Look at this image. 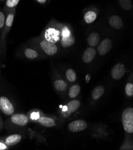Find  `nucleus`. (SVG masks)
<instances>
[{
  "label": "nucleus",
  "instance_id": "nucleus-20",
  "mask_svg": "<svg viewBox=\"0 0 133 150\" xmlns=\"http://www.w3.org/2000/svg\"><path fill=\"white\" fill-rule=\"evenodd\" d=\"M119 2L121 8L125 10H129L132 7L131 0H120Z\"/></svg>",
  "mask_w": 133,
  "mask_h": 150
},
{
  "label": "nucleus",
  "instance_id": "nucleus-4",
  "mask_svg": "<svg viewBox=\"0 0 133 150\" xmlns=\"http://www.w3.org/2000/svg\"><path fill=\"white\" fill-rule=\"evenodd\" d=\"M125 73V67L123 64L119 63L115 65L112 69V77L115 80H120L123 77Z\"/></svg>",
  "mask_w": 133,
  "mask_h": 150
},
{
  "label": "nucleus",
  "instance_id": "nucleus-23",
  "mask_svg": "<svg viewBox=\"0 0 133 150\" xmlns=\"http://www.w3.org/2000/svg\"><path fill=\"white\" fill-rule=\"evenodd\" d=\"M125 92L129 96L133 95V84L132 83H128L125 86Z\"/></svg>",
  "mask_w": 133,
  "mask_h": 150
},
{
  "label": "nucleus",
  "instance_id": "nucleus-5",
  "mask_svg": "<svg viewBox=\"0 0 133 150\" xmlns=\"http://www.w3.org/2000/svg\"><path fill=\"white\" fill-rule=\"evenodd\" d=\"M68 127L72 132H78L85 130L87 127V124L82 120H78L71 122L69 125Z\"/></svg>",
  "mask_w": 133,
  "mask_h": 150
},
{
  "label": "nucleus",
  "instance_id": "nucleus-22",
  "mask_svg": "<svg viewBox=\"0 0 133 150\" xmlns=\"http://www.w3.org/2000/svg\"><path fill=\"white\" fill-rule=\"evenodd\" d=\"M67 79L71 82L75 81L77 79V74L75 71L72 69H69L66 73Z\"/></svg>",
  "mask_w": 133,
  "mask_h": 150
},
{
  "label": "nucleus",
  "instance_id": "nucleus-17",
  "mask_svg": "<svg viewBox=\"0 0 133 150\" xmlns=\"http://www.w3.org/2000/svg\"><path fill=\"white\" fill-rule=\"evenodd\" d=\"M97 18V14L94 11H89L85 13L84 16L85 21L88 23L93 22Z\"/></svg>",
  "mask_w": 133,
  "mask_h": 150
},
{
  "label": "nucleus",
  "instance_id": "nucleus-6",
  "mask_svg": "<svg viewBox=\"0 0 133 150\" xmlns=\"http://www.w3.org/2000/svg\"><path fill=\"white\" fill-rule=\"evenodd\" d=\"M112 47V42L109 38H106L104 40H103L99 44L98 46V52L99 53L103 56L108 53Z\"/></svg>",
  "mask_w": 133,
  "mask_h": 150
},
{
  "label": "nucleus",
  "instance_id": "nucleus-15",
  "mask_svg": "<svg viewBox=\"0 0 133 150\" xmlns=\"http://www.w3.org/2000/svg\"><path fill=\"white\" fill-rule=\"evenodd\" d=\"M75 37L72 34H70L67 37H63L61 41L62 46L63 47H69L75 43Z\"/></svg>",
  "mask_w": 133,
  "mask_h": 150
},
{
  "label": "nucleus",
  "instance_id": "nucleus-26",
  "mask_svg": "<svg viewBox=\"0 0 133 150\" xmlns=\"http://www.w3.org/2000/svg\"><path fill=\"white\" fill-rule=\"evenodd\" d=\"M4 22H5L4 14L1 11H0V29L3 27L4 25Z\"/></svg>",
  "mask_w": 133,
  "mask_h": 150
},
{
  "label": "nucleus",
  "instance_id": "nucleus-16",
  "mask_svg": "<svg viewBox=\"0 0 133 150\" xmlns=\"http://www.w3.org/2000/svg\"><path fill=\"white\" fill-rule=\"evenodd\" d=\"M105 88L103 86H97L94 88L92 92L91 96L94 100L99 99L105 93Z\"/></svg>",
  "mask_w": 133,
  "mask_h": 150
},
{
  "label": "nucleus",
  "instance_id": "nucleus-2",
  "mask_svg": "<svg viewBox=\"0 0 133 150\" xmlns=\"http://www.w3.org/2000/svg\"><path fill=\"white\" fill-rule=\"evenodd\" d=\"M0 110L7 115H11L14 112V108L12 103L5 96L0 97Z\"/></svg>",
  "mask_w": 133,
  "mask_h": 150
},
{
  "label": "nucleus",
  "instance_id": "nucleus-12",
  "mask_svg": "<svg viewBox=\"0 0 133 150\" xmlns=\"http://www.w3.org/2000/svg\"><path fill=\"white\" fill-rule=\"evenodd\" d=\"M38 122L40 125L43 126L47 127H51L56 126V123L53 119L46 117H41L38 118Z\"/></svg>",
  "mask_w": 133,
  "mask_h": 150
},
{
  "label": "nucleus",
  "instance_id": "nucleus-25",
  "mask_svg": "<svg viewBox=\"0 0 133 150\" xmlns=\"http://www.w3.org/2000/svg\"><path fill=\"white\" fill-rule=\"evenodd\" d=\"M20 0H7L6 4L8 7H14L18 5Z\"/></svg>",
  "mask_w": 133,
  "mask_h": 150
},
{
  "label": "nucleus",
  "instance_id": "nucleus-28",
  "mask_svg": "<svg viewBox=\"0 0 133 150\" xmlns=\"http://www.w3.org/2000/svg\"><path fill=\"white\" fill-rule=\"evenodd\" d=\"M7 149V145L2 142H0V150H5Z\"/></svg>",
  "mask_w": 133,
  "mask_h": 150
},
{
  "label": "nucleus",
  "instance_id": "nucleus-7",
  "mask_svg": "<svg viewBox=\"0 0 133 150\" xmlns=\"http://www.w3.org/2000/svg\"><path fill=\"white\" fill-rule=\"evenodd\" d=\"M11 120L12 122L14 124H16L22 126H26L29 122V119L26 115L20 114H15L11 115Z\"/></svg>",
  "mask_w": 133,
  "mask_h": 150
},
{
  "label": "nucleus",
  "instance_id": "nucleus-19",
  "mask_svg": "<svg viewBox=\"0 0 133 150\" xmlns=\"http://www.w3.org/2000/svg\"><path fill=\"white\" fill-rule=\"evenodd\" d=\"M81 91V87L79 85H74L70 87V90H69V95L70 98H75L76 96H77L78 95V94L80 93Z\"/></svg>",
  "mask_w": 133,
  "mask_h": 150
},
{
  "label": "nucleus",
  "instance_id": "nucleus-1",
  "mask_svg": "<svg viewBox=\"0 0 133 150\" xmlns=\"http://www.w3.org/2000/svg\"><path fill=\"white\" fill-rule=\"evenodd\" d=\"M122 122L125 131L128 133L133 132V109L128 108L125 109L122 115Z\"/></svg>",
  "mask_w": 133,
  "mask_h": 150
},
{
  "label": "nucleus",
  "instance_id": "nucleus-29",
  "mask_svg": "<svg viewBox=\"0 0 133 150\" xmlns=\"http://www.w3.org/2000/svg\"><path fill=\"white\" fill-rule=\"evenodd\" d=\"M31 118L32 119H38L39 118V114L37 113V112H33L32 114H31Z\"/></svg>",
  "mask_w": 133,
  "mask_h": 150
},
{
  "label": "nucleus",
  "instance_id": "nucleus-8",
  "mask_svg": "<svg viewBox=\"0 0 133 150\" xmlns=\"http://www.w3.org/2000/svg\"><path fill=\"white\" fill-rule=\"evenodd\" d=\"M59 33L57 30L54 28L48 29L45 34L46 40L49 42L55 43L59 40Z\"/></svg>",
  "mask_w": 133,
  "mask_h": 150
},
{
  "label": "nucleus",
  "instance_id": "nucleus-18",
  "mask_svg": "<svg viewBox=\"0 0 133 150\" xmlns=\"http://www.w3.org/2000/svg\"><path fill=\"white\" fill-rule=\"evenodd\" d=\"M54 86L56 90H57V91H61V92L65 91L66 87H67L66 83L62 80H56L54 82Z\"/></svg>",
  "mask_w": 133,
  "mask_h": 150
},
{
  "label": "nucleus",
  "instance_id": "nucleus-3",
  "mask_svg": "<svg viewBox=\"0 0 133 150\" xmlns=\"http://www.w3.org/2000/svg\"><path fill=\"white\" fill-rule=\"evenodd\" d=\"M40 46L44 52L50 56L54 55L57 52V47L56 45L54 43L49 42L46 40H43L41 41Z\"/></svg>",
  "mask_w": 133,
  "mask_h": 150
},
{
  "label": "nucleus",
  "instance_id": "nucleus-9",
  "mask_svg": "<svg viewBox=\"0 0 133 150\" xmlns=\"http://www.w3.org/2000/svg\"><path fill=\"white\" fill-rule=\"evenodd\" d=\"M96 55V51L92 47L88 48L84 53L82 59L84 63L89 64L91 62Z\"/></svg>",
  "mask_w": 133,
  "mask_h": 150
},
{
  "label": "nucleus",
  "instance_id": "nucleus-30",
  "mask_svg": "<svg viewBox=\"0 0 133 150\" xmlns=\"http://www.w3.org/2000/svg\"><path fill=\"white\" fill-rule=\"evenodd\" d=\"M47 0H37V1H38L40 3H44L46 2Z\"/></svg>",
  "mask_w": 133,
  "mask_h": 150
},
{
  "label": "nucleus",
  "instance_id": "nucleus-31",
  "mask_svg": "<svg viewBox=\"0 0 133 150\" xmlns=\"http://www.w3.org/2000/svg\"><path fill=\"white\" fill-rule=\"evenodd\" d=\"M67 110V107L66 106H64L63 107V109H62V111H66Z\"/></svg>",
  "mask_w": 133,
  "mask_h": 150
},
{
  "label": "nucleus",
  "instance_id": "nucleus-21",
  "mask_svg": "<svg viewBox=\"0 0 133 150\" xmlns=\"http://www.w3.org/2000/svg\"><path fill=\"white\" fill-rule=\"evenodd\" d=\"M25 54L26 57L29 59H34L38 56V52L31 49H27L25 51Z\"/></svg>",
  "mask_w": 133,
  "mask_h": 150
},
{
  "label": "nucleus",
  "instance_id": "nucleus-11",
  "mask_svg": "<svg viewBox=\"0 0 133 150\" xmlns=\"http://www.w3.org/2000/svg\"><path fill=\"white\" fill-rule=\"evenodd\" d=\"M110 25L115 29H120L123 26V22L120 17L113 15L109 19Z\"/></svg>",
  "mask_w": 133,
  "mask_h": 150
},
{
  "label": "nucleus",
  "instance_id": "nucleus-14",
  "mask_svg": "<svg viewBox=\"0 0 133 150\" xmlns=\"http://www.w3.org/2000/svg\"><path fill=\"white\" fill-rule=\"evenodd\" d=\"M88 44L91 47L96 46L100 41V36L97 33H91L87 40Z\"/></svg>",
  "mask_w": 133,
  "mask_h": 150
},
{
  "label": "nucleus",
  "instance_id": "nucleus-10",
  "mask_svg": "<svg viewBox=\"0 0 133 150\" xmlns=\"http://www.w3.org/2000/svg\"><path fill=\"white\" fill-rule=\"evenodd\" d=\"M22 137L20 134H14L8 137L6 139V144L7 146H14L20 142Z\"/></svg>",
  "mask_w": 133,
  "mask_h": 150
},
{
  "label": "nucleus",
  "instance_id": "nucleus-13",
  "mask_svg": "<svg viewBox=\"0 0 133 150\" xmlns=\"http://www.w3.org/2000/svg\"><path fill=\"white\" fill-rule=\"evenodd\" d=\"M80 105H81V102L79 100H72L66 106L67 107L66 111L68 112V115H69L72 113L75 112L80 107Z\"/></svg>",
  "mask_w": 133,
  "mask_h": 150
},
{
  "label": "nucleus",
  "instance_id": "nucleus-27",
  "mask_svg": "<svg viewBox=\"0 0 133 150\" xmlns=\"http://www.w3.org/2000/svg\"><path fill=\"white\" fill-rule=\"evenodd\" d=\"M70 34V31L69 30V29L67 27H65L63 29L62 33V35L63 37H67Z\"/></svg>",
  "mask_w": 133,
  "mask_h": 150
},
{
  "label": "nucleus",
  "instance_id": "nucleus-24",
  "mask_svg": "<svg viewBox=\"0 0 133 150\" xmlns=\"http://www.w3.org/2000/svg\"><path fill=\"white\" fill-rule=\"evenodd\" d=\"M14 20V15L13 14H9L7 16L6 25L8 27H11L12 26Z\"/></svg>",
  "mask_w": 133,
  "mask_h": 150
}]
</instances>
